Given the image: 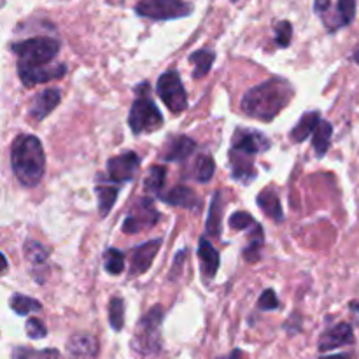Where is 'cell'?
I'll return each mask as SVG.
<instances>
[{
  "label": "cell",
  "mask_w": 359,
  "mask_h": 359,
  "mask_svg": "<svg viewBox=\"0 0 359 359\" xmlns=\"http://www.w3.org/2000/svg\"><path fill=\"white\" fill-rule=\"evenodd\" d=\"M214 170H216L214 160L207 155H200L195 163V179L198 182H209L214 175Z\"/></svg>",
  "instance_id": "34"
},
{
  "label": "cell",
  "mask_w": 359,
  "mask_h": 359,
  "mask_svg": "<svg viewBox=\"0 0 359 359\" xmlns=\"http://www.w3.org/2000/svg\"><path fill=\"white\" fill-rule=\"evenodd\" d=\"M258 307L261 310H275V309H279V307H281V303H279V298L275 296L274 290L263 291V294L259 296Z\"/></svg>",
  "instance_id": "37"
},
{
  "label": "cell",
  "mask_w": 359,
  "mask_h": 359,
  "mask_svg": "<svg viewBox=\"0 0 359 359\" xmlns=\"http://www.w3.org/2000/svg\"><path fill=\"white\" fill-rule=\"evenodd\" d=\"M351 309H354V310H359V303H351Z\"/></svg>",
  "instance_id": "43"
},
{
  "label": "cell",
  "mask_w": 359,
  "mask_h": 359,
  "mask_svg": "<svg viewBox=\"0 0 359 359\" xmlns=\"http://www.w3.org/2000/svg\"><path fill=\"white\" fill-rule=\"evenodd\" d=\"M219 359H242V352L240 351H233L228 358H219Z\"/></svg>",
  "instance_id": "40"
},
{
  "label": "cell",
  "mask_w": 359,
  "mask_h": 359,
  "mask_svg": "<svg viewBox=\"0 0 359 359\" xmlns=\"http://www.w3.org/2000/svg\"><path fill=\"white\" fill-rule=\"evenodd\" d=\"M331 135H333V127L328 121H320L319 127L316 128L312 137V147L316 151L317 158H323V156L328 153L329 144H331Z\"/></svg>",
  "instance_id": "23"
},
{
  "label": "cell",
  "mask_w": 359,
  "mask_h": 359,
  "mask_svg": "<svg viewBox=\"0 0 359 359\" xmlns=\"http://www.w3.org/2000/svg\"><path fill=\"white\" fill-rule=\"evenodd\" d=\"M329 8H331V0H314V9L320 18L328 16Z\"/></svg>",
  "instance_id": "39"
},
{
  "label": "cell",
  "mask_w": 359,
  "mask_h": 359,
  "mask_svg": "<svg viewBox=\"0 0 359 359\" xmlns=\"http://www.w3.org/2000/svg\"><path fill=\"white\" fill-rule=\"evenodd\" d=\"M27 335L30 336L32 340H39V338H44V336L47 335V329L46 326L43 325V320L39 319H28L27 323Z\"/></svg>",
  "instance_id": "38"
},
{
  "label": "cell",
  "mask_w": 359,
  "mask_h": 359,
  "mask_svg": "<svg viewBox=\"0 0 359 359\" xmlns=\"http://www.w3.org/2000/svg\"><path fill=\"white\" fill-rule=\"evenodd\" d=\"M156 91H158L163 104L174 112V114H179V112L186 111V107H188L186 89L184 86H182L181 78H179V74L175 72V70H170V72L163 74L162 78L158 79Z\"/></svg>",
  "instance_id": "7"
},
{
  "label": "cell",
  "mask_w": 359,
  "mask_h": 359,
  "mask_svg": "<svg viewBox=\"0 0 359 359\" xmlns=\"http://www.w3.org/2000/svg\"><path fill=\"white\" fill-rule=\"evenodd\" d=\"M60 51V43L50 37H32L12 46L18 67H43L53 62Z\"/></svg>",
  "instance_id": "4"
},
{
  "label": "cell",
  "mask_w": 359,
  "mask_h": 359,
  "mask_svg": "<svg viewBox=\"0 0 359 359\" xmlns=\"http://www.w3.org/2000/svg\"><path fill=\"white\" fill-rule=\"evenodd\" d=\"M258 202L259 209L265 216L272 217L275 223H281L284 219V214H282V207H281V200H279L277 193L274 190H263L261 193L258 195L256 198Z\"/></svg>",
  "instance_id": "22"
},
{
  "label": "cell",
  "mask_w": 359,
  "mask_h": 359,
  "mask_svg": "<svg viewBox=\"0 0 359 359\" xmlns=\"http://www.w3.org/2000/svg\"><path fill=\"white\" fill-rule=\"evenodd\" d=\"M230 165H232V175L235 181L249 182L256 175L254 158L239 151H230Z\"/></svg>",
  "instance_id": "16"
},
{
  "label": "cell",
  "mask_w": 359,
  "mask_h": 359,
  "mask_svg": "<svg viewBox=\"0 0 359 359\" xmlns=\"http://www.w3.org/2000/svg\"><path fill=\"white\" fill-rule=\"evenodd\" d=\"M265 243V237H263V230L258 223L254 224V233H251V240H249L248 248L243 251V258L249 263H256L259 259V252Z\"/></svg>",
  "instance_id": "30"
},
{
  "label": "cell",
  "mask_w": 359,
  "mask_h": 359,
  "mask_svg": "<svg viewBox=\"0 0 359 359\" xmlns=\"http://www.w3.org/2000/svg\"><path fill=\"white\" fill-rule=\"evenodd\" d=\"M163 309L153 307L137 323L135 333L131 338V349L140 356H156L162 349V323Z\"/></svg>",
  "instance_id": "3"
},
{
  "label": "cell",
  "mask_w": 359,
  "mask_h": 359,
  "mask_svg": "<svg viewBox=\"0 0 359 359\" xmlns=\"http://www.w3.org/2000/svg\"><path fill=\"white\" fill-rule=\"evenodd\" d=\"M160 198L165 204L174 205V207H184V209H197L198 204H200L195 191L188 186H175L168 191V195H162Z\"/></svg>",
  "instance_id": "19"
},
{
  "label": "cell",
  "mask_w": 359,
  "mask_h": 359,
  "mask_svg": "<svg viewBox=\"0 0 359 359\" xmlns=\"http://www.w3.org/2000/svg\"><path fill=\"white\" fill-rule=\"evenodd\" d=\"M354 62H358V63H359V50L356 51V53H354Z\"/></svg>",
  "instance_id": "42"
},
{
  "label": "cell",
  "mask_w": 359,
  "mask_h": 359,
  "mask_svg": "<svg viewBox=\"0 0 359 359\" xmlns=\"http://www.w3.org/2000/svg\"><path fill=\"white\" fill-rule=\"evenodd\" d=\"M160 219V213L156 210L155 202L151 198H140L139 202L133 204V207L130 209L128 216L124 217L123 223V232L124 233H139L142 230L151 228L155 226Z\"/></svg>",
  "instance_id": "8"
},
{
  "label": "cell",
  "mask_w": 359,
  "mask_h": 359,
  "mask_svg": "<svg viewBox=\"0 0 359 359\" xmlns=\"http://www.w3.org/2000/svg\"><path fill=\"white\" fill-rule=\"evenodd\" d=\"M165 166H151L149 174H147L146 181H144V191L151 195H158L160 191H162L163 184H165Z\"/></svg>",
  "instance_id": "29"
},
{
  "label": "cell",
  "mask_w": 359,
  "mask_h": 359,
  "mask_svg": "<svg viewBox=\"0 0 359 359\" xmlns=\"http://www.w3.org/2000/svg\"><path fill=\"white\" fill-rule=\"evenodd\" d=\"M223 195L221 191H216L210 202L209 217H207V233L210 237L221 235V216H223Z\"/></svg>",
  "instance_id": "25"
},
{
  "label": "cell",
  "mask_w": 359,
  "mask_h": 359,
  "mask_svg": "<svg viewBox=\"0 0 359 359\" xmlns=\"http://www.w3.org/2000/svg\"><path fill=\"white\" fill-rule=\"evenodd\" d=\"M160 248H162V239L149 240V242L142 243L139 248L131 251V263H130V274L140 275L146 274L153 265V259L158 254Z\"/></svg>",
  "instance_id": "12"
},
{
  "label": "cell",
  "mask_w": 359,
  "mask_h": 359,
  "mask_svg": "<svg viewBox=\"0 0 359 359\" xmlns=\"http://www.w3.org/2000/svg\"><path fill=\"white\" fill-rule=\"evenodd\" d=\"M214 60H216V54H214V51L198 50V51H195V53H191L190 62L195 65L193 78L195 79L205 78V76L210 72V69H213Z\"/></svg>",
  "instance_id": "24"
},
{
  "label": "cell",
  "mask_w": 359,
  "mask_h": 359,
  "mask_svg": "<svg viewBox=\"0 0 359 359\" xmlns=\"http://www.w3.org/2000/svg\"><path fill=\"white\" fill-rule=\"evenodd\" d=\"M128 124L135 135L142 133H151V131L158 130L163 124V114L156 104L147 97H139L130 109V116H128Z\"/></svg>",
  "instance_id": "6"
},
{
  "label": "cell",
  "mask_w": 359,
  "mask_h": 359,
  "mask_svg": "<svg viewBox=\"0 0 359 359\" xmlns=\"http://www.w3.org/2000/svg\"><path fill=\"white\" fill-rule=\"evenodd\" d=\"M109 323L114 331H121L124 323V301L121 298L114 296L109 303Z\"/></svg>",
  "instance_id": "33"
},
{
  "label": "cell",
  "mask_w": 359,
  "mask_h": 359,
  "mask_svg": "<svg viewBox=\"0 0 359 359\" xmlns=\"http://www.w3.org/2000/svg\"><path fill=\"white\" fill-rule=\"evenodd\" d=\"M291 37H293V27L290 21H281L275 27V43L279 47H287L291 44Z\"/></svg>",
  "instance_id": "35"
},
{
  "label": "cell",
  "mask_w": 359,
  "mask_h": 359,
  "mask_svg": "<svg viewBox=\"0 0 359 359\" xmlns=\"http://www.w3.org/2000/svg\"><path fill=\"white\" fill-rule=\"evenodd\" d=\"M11 165L16 179L27 188H35L46 172V155L41 140L35 135L16 137L11 147Z\"/></svg>",
  "instance_id": "2"
},
{
  "label": "cell",
  "mask_w": 359,
  "mask_h": 359,
  "mask_svg": "<svg viewBox=\"0 0 359 359\" xmlns=\"http://www.w3.org/2000/svg\"><path fill=\"white\" fill-rule=\"evenodd\" d=\"M354 342V331H352V326L347 323H340V325L333 326L331 329L320 336L319 340V351L328 352L333 351L336 347H344Z\"/></svg>",
  "instance_id": "14"
},
{
  "label": "cell",
  "mask_w": 359,
  "mask_h": 359,
  "mask_svg": "<svg viewBox=\"0 0 359 359\" xmlns=\"http://www.w3.org/2000/svg\"><path fill=\"white\" fill-rule=\"evenodd\" d=\"M69 359H95L98 354V342L95 336L78 333L72 335L67 342Z\"/></svg>",
  "instance_id": "13"
},
{
  "label": "cell",
  "mask_w": 359,
  "mask_h": 359,
  "mask_svg": "<svg viewBox=\"0 0 359 359\" xmlns=\"http://www.w3.org/2000/svg\"><path fill=\"white\" fill-rule=\"evenodd\" d=\"M195 147H197V142L193 139L179 135L170 140V144L166 146V153L163 155V160L165 162H184V160H188L193 155Z\"/></svg>",
  "instance_id": "18"
},
{
  "label": "cell",
  "mask_w": 359,
  "mask_h": 359,
  "mask_svg": "<svg viewBox=\"0 0 359 359\" xmlns=\"http://www.w3.org/2000/svg\"><path fill=\"white\" fill-rule=\"evenodd\" d=\"M118 193H120V184L111 182L107 179H102L97 184V198L98 207H100V216L105 217L111 213L112 205L116 204Z\"/></svg>",
  "instance_id": "20"
},
{
  "label": "cell",
  "mask_w": 359,
  "mask_h": 359,
  "mask_svg": "<svg viewBox=\"0 0 359 359\" xmlns=\"http://www.w3.org/2000/svg\"><path fill=\"white\" fill-rule=\"evenodd\" d=\"M198 259L202 263V274L205 279H213L219 268V252L214 249L207 239H200L198 243Z\"/></svg>",
  "instance_id": "17"
},
{
  "label": "cell",
  "mask_w": 359,
  "mask_h": 359,
  "mask_svg": "<svg viewBox=\"0 0 359 359\" xmlns=\"http://www.w3.org/2000/svg\"><path fill=\"white\" fill-rule=\"evenodd\" d=\"M135 12L147 20L168 21L190 16L193 12V6L186 0H139Z\"/></svg>",
  "instance_id": "5"
},
{
  "label": "cell",
  "mask_w": 359,
  "mask_h": 359,
  "mask_svg": "<svg viewBox=\"0 0 359 359\" xmlns=\"http://www.w3.org/2000/svg\"><path fill=\"white\" fill-rule=\"evenodd\" d=\"M254 224V217H252L251 214L243 213V210H239V213L232 214V217H230V226H232L233 230H239V232H242V230L246 228H251Z\"/></svg>",
  "instance_id": "36"
},
{
  "label": "cell",
  "mask_w": 359,
  "mask_h": 359,
  "mask_svg": "<svg viewBox=\"0 0 359 359\" xmlns=\"http://www.w3.org/2000/svg\"><path fill=\"white\" fill-rule=\"evenodd\" d=\"M320 359H349L347 354H333V356H326V358Z\"/></svg>",
  "instance_id": "41"
},
{
  "label": "cell",
  "mask_w": 359,
  "mask_h": 359,
  "mask_svg": "<svg viewBox=\"0 0 359 359\" xmlns=\"http://www.w3.org/2000/svg\"><path fill=\"white\" fill-rule=\"evenodd\" d=\"M233 2H237V0H233Z\"/></svg>",
  "instance_id": "44"
},
{
  "label": "cell",
  "mask_w": 359,
  "mask_h": 359,
  "mask_svg": "<svg viewBox=\"0 0 359 359\" xmlns=\"http://www.w3.org/2000/svg\"><path fill=\"white\" fill-rule=\"evenodd\" d=\"M25 256H27V259L32 263V265H35V267H43V265H46L47 263L50 251H47L41 242L28 240V242H25Z\"/></svg>",
  "instance_id": "28"
},
{
  "label": "cell",
  "mask_w": 359,
  "mask_h": 359,
  "mask_svg": "<svg viewBox=\"0 0 359 359\" xmlns=\"http://www.w3.org/2000/svg\"><path fill=\"white\" fill-rule=\"evenodd\" d=\"M62 100V91L56 88H47L43 93H39L34 98V104L30 107V118L41 121L46 116H50L51 112L56 109V105Z\"/></svg>",
  "instance_id": "15"
},
{
  "label": "cell",
  "mask_w": 359,
  "mask_h": 359,
  "mask_svg": "<svg viewBox=\"0 0 359 359\" xmlns=\"http://www.w3.org/2000/svg\"><path fill=\"white\" fill-rule=\"evenodd\" d=\"M270 147V140L256 130H237L232 142V151H239L243 155L254 158L258 153L267 151Z\"/></svg>",
  "instance_id": "11"
},
{
  "label": "cell",
  "mask_w": 359,
  "mask_h": 359,
  "mask_svg": "<svg viewBox=\"0 0 359 359\" xmlns=\"http://www.w3.org/2000/svg\"><path fill=\"white\" fill-rule=\"evenodd\" d=\"M12 359H62V356L54 349L35 351V349L30 347H16L12 351Z\"/></svg>",
  "instance_id": "31"
},
{
  "label": "cell",
  "mask_w": 359,
  "mask_h": 359,
  "mask_svg": "<svg viewBox=\"0 0 359 359\" xmlns=\"http://www.w3.org/2000/svg\"><path fill=\"white\" fill-rule=\"evenodd\" d=\"M356 16V0H338L336 2V14L329 30H335L340 27H347L354 21Z\"/></svg>",
  "instance_id": "26"
},
{
  "label": "cell",
  "mask_w": 359,
  "mask_h": 359,
  "mask_svg": "<svg viewBox=\"0 0 359 359\" xmlns=\"http://www.w3.org/2000/svg\"><path fill=\"white\" fill-rule=\"evenodd\" d=\"M104 267L107 270V274L111 275H120L124 270V254L118 249L111 248L105 251L104 254Z\"/></svg>",
  "instance_id": "32"
},
{
  "label": "cell",
  "mask_w": 359,
  "mask_h": 359,
  "mask_svg": "<svg viewBox=\"0 0 359 359\" xmlns=\"http://www.w3.org/2000/svg\"><path fill=\"white\" fill-rule=\"evenodd\" d=\"M320 123V114L319 112H307L301 116V120L298 121L296 127L291 130V140L296 144L303 142V140L309 139V135H314L316 128L319 127Z\"/></svg>",
  "instance_id": "21"
},
{
  "label": "cell",
  "mask_w": 359,
  "mask_h": 359,
  "mask_svg": "<svg viewBox=\"0 0 359 359\" xmlns=\"http://www.w3.org/2000/svg\"><path fill=\"white\" fill-rule=\"evenodd\" d=\"M294 88L286 79H268L249 89L242 98V111L261 121H272L293 100Z\"/></svg>",
  "instance_id": "1"
},
{
  "label": "cell",
  "mask_w": 359,
  "mask_h": 359,
  "mask_svg": "<svg viewBox=\"0 0 359 359\" xmlns=\"http://www.w3.org/2000/svg\"><path fill=\"white\" fill-rule=\"evenodd\" d=\"M11 307L18 316H28V314L39 312L43 310L41 301H37L35 298L25 296V294H14L11 300Z\"/></svg>",
  "instance_id": "27"
},
{
  "label": "cell",
  "mask_w": 359,
  "mask_h": 359,
  "mask_svg": "<svg viewBox=\"0 0 359 359\" xmlns=\"http://www.w3.org/2000/svg\"><path fill=\"white\" fill-rule=\"evenodd\" d=\"M140 158L135 153H123L107 162V181L116 182V184H123V182H130L135 177L137 170H139Z\"/></svg>",
  "instance_id": "9"
},
{
  "label": "cell",
  "mask_w": 359,
  "mask_h": 359,
  "mask_svg": "<svg viewBox=\"0 0 359 359\" xmlns=\"http://www.w3.org/2000/svg\"><path fill=\"white\" fill-rule=\"evenodd\" d=\"M67 74V67L58 65V67H18V76H20L21 83L27 88H34L37 85H43V83L54 81V79L63 78Z\"/></svg>",
  "instance_id": "10"
}]
</instances>
